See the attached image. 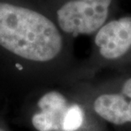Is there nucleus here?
Returning <instances> with one entry per match:
<instances>
[{"instance_id":"f257e3e1","label":"nucleus","mask_w":131,"mask_h":131,"mask_svg":"<svg viewBox=\"0 0 131 131\" xmlns=\"http://www.w3.org/2000/svg\"><path fill=\"white\" fill-rule=\"evenodd\" d=\"M65 52L56 20L29 0H0V112L36 90Z\"/></svg>"},{"instance_id":"f03ea898","label":"nucleus","mask_w":131,"mask_h":131,"mask_svg":"<svg viewBox=\"0 0 131 131\" xmlns=\"http://www.w3.org/2000/svg\"><path fill=\"white\" fill-rule=\"evenodd\" d=\"M112 0H67L56 9V22L64 34H91L103 27Z\"/></svg>"},{"instance_id":"7ed1b4c3","label":"nucleus","mask_w":131,"mask_h":131,"mask_svg":"<svg viewBox=\"0 0 131 131\" xmlns=\"http://www.w3.org/2000/svg\"><path fill=\"white\" fill-rule=\"evenodd\" d=\"M100 54L107 60L118 59L131 47V17H123L105 24L95 35Z\"/></svg>"},{"instance_id":"20e7f679","label":"nucleus","mask_w":131,"mask_h":131,"mask_svg":"<svg viewBox=\"0 0 131 131\" xmlns=\"http://www.w3.org/2000/svg\"><path fill=\"white\" fill-rule=\"evenodd\" d=\"M93 106L101 118L112 124L131 123V78L124 82L121 92L98 96Z\"/></svg>"},{"instance_id":"39448f33","label":"nucleus","mask_w":131,"mask_h":131,"mask_svg":"<svg viewBox=\"0 0 131 131\" xmlns=\"http://www.w3.org/2000/svg\"><path fill=\"white\" fill-rule=\"evenodd\" d=\"M83 109L78 104L70 103L62 121L61 131H77L83 123Z\"/></svg>"},{"instance_id":"423d86ee","label":"nucleus","mask_w":131,"mask_h":131,"mask_svg":"<svg viewBox=\"0 0 131 131\" xmlns=\"http://www.w3.org/2000/svg\"><path fill=\"white\" fill-rule=\"evenodd\" d=\"M12 131H14V130H12Z\"/></svg>"}]
</instances>
